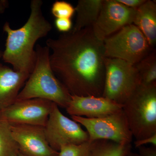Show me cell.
Segmentation results:
<instances>
[{"label":"cell","instance_id":"1","mask_svg":"<svg viewBox=\"0 0 156 156\" xmlns=\"http://www.w3.org/2000/svg\"><path fill=\"white\" fill-rule=\"evenodd\" d=\"M46 46L50 50L53 73L71 95L102 96L104 46L103 41L94 34L92 27L48 39Z\"/></svg>","mask_w":156,"mask_h":156},{"label":"cell","instance_id":"2","mask_svg":"<svg viewBox=\"0 0 156 156\" xmlns=\"http://www.w3.org/2000/svg\"><path fill=\"white\" fill-rule=\"evenodd\" d=\"M42 5L41 0L31 2L29 17L20 28L13 29L7 22L3 26L7 37L2 58L5 62L12 65L16 71L30 74L36 58L34 45L39 39L46 37L52 30L51 23L43 15Z\"/></svg>","mask_w":156,"mask_h":156},{"label":"cell","instance_id":"3","mask_svg":"<svg viewBox=\"0 0 156 156\" xmlns=\"http://www.w3.org/2000/svg\"><path fill=\"white\" fill-rule=\"evenodd\" d=\"M34 67L16 100L40 98L66 108L71 95L56 77L50 65V51L47 46L37 45Z\"/></svg>","mask_w":156,"mask_h":156},{"label":"cell","instance_id":"4","mask_svg":"<svg viewBox=\"0 0 156 156\" xmlns=\"http://www.w3.org/2000/svg\"><path fill=\"white\" fill-rule=\"evenodd\" d=\"M122 110L135 140L156 134V83L140 84L123 104Z\"/></svg>","mask_w":156,"mask_h":156},{"label":"cell","instance_id":"5","mask_svg":"<svg viewBox=\"0 0 156 156\" xmlns=\"http://www.w3.org/2000/svg\"><path fill=\"white\" fill-rule=\"evenodd\" d=\"M102 96L123 105L140 85L134 65L118 58H105Z\"/></svg>","mask_w":156,"mask_h":156},{"label":"cell","instance_id":"6","mask_svg":"<svg viewBox=\"0 0 156 156\" xmlns=\"http://www.w3.org/2000/svg\"><path fill=\"white\" fill-rule=\"evenodd\" d=\"M105 58L122 59L133 65L151 53L144 35L134 24L126 26L103 41Z\"/></svg>","mask_w":156,"mask_h":156},{"label":"cell","instance_id":"7","mask_svg":"<svg viewBox=\"0 0 156 156\" xmlns=\"http://www.w3.org/2000/svg\"><path fill=\"white\" fill-rule=\"evenodd\" d=\"M71 118L85 127L90 141L108 140L120 144H129L133 140L122 109L101 118L88 119L73 116Z\"/></svg>","mask_w":156,"mask_h":156},{"label":"cell","instance_id":"8","mask_svg":"<svg viewBox=\"0 0 156 156\" xmlns=\"http://www.w3.org/2000/svg\"><path fill=\"white\" fill-rule=\"evenodd\" d=\"M44 130L48 143L53 149L58 152L62 146L80 144L89 140L87 131L79 123L64 115L55 103Z\"/></svg>","mask_w":156,"mask_h":156},{"label":"cell","instance_id":"9","mask_svg":"<svg viewBox=\"0 0 156 156\" xmlns=\"http://www.w3.org/2000/svg\"><path fill=\"white\" fill-rule=\"evenodd\" d=\"M54 103L40 98L16 100L0 110V120L9 126L29 125L44 127Z\"/></svg>","mask_w":156,"mask_h":156},{"label":"cell","instance_id":"10","mask_svg":"<svg viewBox=\"0 0 156 156\" xmlns=\"http://www.w3.org/2000/svg\"><path fill=\"white\" fill-rule=\"evenodd\" d=\"M136 9H131L117 0H104L100 14L92 26L94 34L101 41L122 28L133 24Z\"/></svg>","mask_w":156,"mask_h":156},{"label":"cell","instance_id":"11","mask_svg":"<svg viewBox=\"0 0 156 156\" xmlns=\"http://www.w3.org/2000/svg\"><path fill=\"white\" fill-rule=\"evenodd\" d=\"M19 151L26 156H58L48 143L44 127L29 125L10 126Z\"/></svg>","mask_w":156,"mask_h":156},{"label":"cell","instance_id":"12","mask_svg":"<svg viewBox=\"0 0 156 156\" xmlns=\"http://www.w3.org/2000/svg\"><path fill=\"white\" fill-rule=\"evenodd\" d=\"M123 105L103 96L71 95L66 112L71 116L96 119L112 114L122 109Z\"/></svg>","mask_w":156,"mask_h":156},{"label":"cell","instance_id":"13","mask_svg":"<svg viewBox=\"0 0 156 156\" xmlns=\"http://www.w3.org/2000/svg\"><path fill=\"white\" fill-rule=\"evenodd\" d=\"M3 52L0 50V58ZM30 74L17 72L0 63V110L14 103Z\"/></svg>","mask_w":156,"mask_h":156},{"label":"cell","instance_id":"14","mask_svg":"<svg viewBox=\"0 0 156 156\" xmlns=\"http://www.w3.org/2000/svg\"><path fill=\"white\" fill-rule=\"evenodd\" d=\"M133 24L144 35L151 48H153L156 42V2L146 0L136 9Z\"/></svg>","mask_w":156,"mask_h":156},{"label":"cell","instance_id":"15","mask_svg":"<svg viewBox=\"0 0 156 156\" xmlns=\"http://www.w3.org/2000/svg\"><path fill=\"white\" fill-rule=\"evenodd\" d=\"M104 0H79L75 9L77 16L75 24L71 30L76 32L91 27L100 14Z\"/></svg>","mask_w":156,"mask_h":156},{"label":"cell","instance_id":"16","mask_svg":"<svg viewBox=\"0 0 156 156\" xmlns=\"http://www.w3.org/2000/svg\"><path fill=\"white\" fill-rule=\"evenodd\" d=\"M131 144H120L108 140L92 141L89 156H126L131 152Z\"/></svg>","mask_w":156,"mask_h":156},{"label":"cell","instance_id":"17","mask_svg":"<svg viewBox=\"0 0 156 156\" xmlns=\"http://www.w3.org/2000/svg\"><path fill=\"white\" fill-rule=\"evenodd\" d=\"M139 74L140 84L145 86L156 83L155 50L134 65Z\"/></svg>","mask_w":156,"mask_h":156},{"label":"cell","instance_id":"18","mask_svg":"<svg viewBox=\"0 0 156 156\" xmlns=\"http://www.w3.org/2000/svg\"><path fill=\"white\" fill-rule=\"evenodd\" d=\"M19 152L11 135L10 126L0 120V156H14Z\"/></svg>","mask_w":156,"mask_h":156},{"label":"cell","instance_id":"19","mask_svg":"<svg viewBox=\"0 0 156 156\" xmlns=\"http://www.w3.org/2000/svg\"><path fill=\"white\" fill-rule=\"evenodd\" d=\"M92 144V141L89 140L80 144L62 146L58 156H89Z\"/></svg>","mask_w":156,"mask_h":156},{"label":"cell","instance_id":"20","mask_svg":"<svg viewBox=\"0 0 156 156\" xmlns=\"http://www.w3.org/2000/svg\"><path fill=\"white\" fill-rule=\"evenodd\" d=\"M75 12L74 7L65 1H56L51 8V13L56 18L71 19Z\"/></svg>","mask_w":156,"mask_h":156},{"label":"cell","instance_id":"21","mask_svg":"<svg viewBox=\"0 0 156 156\" xmlns=\"http://www.w3.org/2000/svg\"><path fill=\"white\" fill-rule=\"evenodd\" d=\"M55 25L57 30L66 33L72 29L73 23L71 19L68 18H56Z\"/></svg>","mask_w":156,"mask_h":156},{"label":"cell","instance_id":"22","mask_svg":"<svg viewBox=\"0 0 156 156\" xmlns=\"http://www.w3.org/2000/svg\"><path fill=\"white\" fill-rule=\"evenodd\" d=\"M147 144H151L154 147H156V134L149 137L135 140L134 142V145L136 148L143 146Z\"/></svg>","mask_w":156,"mask_h":156},{"label":"cell","instance_id":"23","mask_svg":"<svg viewBox=\"0 0 156 156\" xmlns=\"http://www.w3.org/2000/svg\"><path fill=\"white\" fill-rule=\"evenodd\" d=\"M128 8L136 9L145 2L146 0H117Z\"/></svg>","mask_w":156,"mask_h":156},{"label":"cell","instance_id":"24","mask_svg":"<svg viewBox=\"0 0 156 156\" xmlns=\"http://www.w3.org/2000/svg\"><path fill=\"white\" fill-rule=\"evenodd\" d=\"M140 156H156V147L141 146L138 148Z\"/></svg>","mask_w":156,"mask_h":156},{"label":"cell","instance_id":"25","mask_svg":"<svg viewBox=\"0 0 156 156\" xmlns=\"http://www.w3.org/2000/svg\"><path fill=\"white\" fill-rule=\"evenodd\" d=\"M9 2L6 0L0 1V14H3L9 7Z\"/></svg>","mask_w":156,"mask_h":156},{"label":"cell","instance_id":"26","mask_svg":"<svg viewBox=\"0 0 156 156\" xmlns=\"http://www.w3.org/2000/svg\"><path fill=\"white\" fill-rule=\"evenodd\" d=\"M126 156H140L139 154H137L133 153L130 152L129 153V154H128Z\"/></svg>","mask_w":156,"mask_h":156},{"label":"cell","instance_id":"27","mask_svg":"<svg viewBox=\"0 0 156 156\" xmlns=\"http://www.w3.org/2000/svg\"><path fill=\"white\" fill-rule=\"evenodd\" d=\"M14 156H26L23 155V154L21 153L20 152H19L18 153L16 154V155H15Z\"/></svg>","mask_w":156,"mask_h":156}]
</instances>
